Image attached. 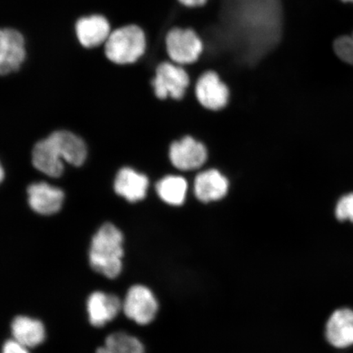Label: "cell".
Returning a JSON list of instances; mask_svg holds the SVG:
<instances>
[{
    "mask_svg": "<svg viewBox=\"0 0 353 353\" xmlns=\"http://www.w3.org/2000/svg\"><path fill=\"white\" fill-rule=\"evenodd\" d=\"M123 254L122 233L114 225L104 224L92 238L91 267L100 274L113 279L121 272Z\"/></svg>",
    "mask_w": 353,
    "mask_h": 353,
    "instance_id": "obj_1",
    "label": "cell"
},
{
    "mask_svg": "<svg viewBox=\"0 0 353 353\" xmlns=\"http://www.w3.org/2000/svg\"><path fill=\"white\" fill-rule=\"evenodd\" d=\"M145 48L144 30L138 25L130 24L112 30L105 43V54L114 64H132L144 55Z\"/></svg>",
    "mask_w": 353,
    "mask_h": 353,
    "instance_id": "obj_2",
    "label": "cell"
},
{
    "mask_svg": "<svg viewBox=\"0 0 353 353\" xmlns=\"http://www.w3.org/2000/svg\"><path fill=\"white\" fill-rule=\"evenodd\" d=\"M168 55L176 64L195 63L203 51V43L192 29L175 28L165 37Z\"/></svg>",
    "mask_w": 353,
    "mask_h": 353,
    "instance_id": "obj_3",
    "label": "cell"
},
{
    "mask_svg": "<svg viewBox=\"0 0 353 353\" xmlns=\"http://www.w3.org/2000/svg\"><path fill=\"white\" fill-rule=\"evenodd\" d=\"M189 85V77L179 65L170 63H162L157 66L156 77L152 85L158 99H181Z\"/></svg>",
    "mask_w": 353,
    "mask_h": 353,
    "instance_id": "obj_4",
    "label": "cell"
},
{
    "mask_svg": "<svg viewBox=\"0 0 353 353\" xmlns=\"http://www.w3.org/2000/svg\"><path fill=\"white\" fill-rule=\"evenodd\" d=\"M26 57V41L19 30L6 28L0 32V72L3 76L17 72Z\"/></svg>",
    "mask_w": 353,
    "mask_h": 353,
    "instance_id": "obj_5",
    "label": "cell"
},
{
    "mask_svg": "<svg viewBox=\"0 0 353 353\" xmlns=\"http://www.w3.org/2000/svg\"><path fill=\"white\" fill-rule=\"evenodd\" d=\"M123 308L130 319L140 325H147L156 316L158 304L147 287L134 285L128 291Z\"/></svg>",
    "mask_w": 353,
    "mask_h": 353,
    "instance_id": "obj_6",
    "label": "cell"
},
{
    "mask_svg": "<svg viewBox=\"0 0 353 353\" xmlns=\"http://www.w3.org/2000/svg\"><path fill=\"white\" fill-rule=\"evenodd\" d=\"M172 164L180 170L188 171L198 169L207 160V150L204 145L192 137L172 143L170 149Z\"/></svg>",
    "mask_w": 353,
    "mask_h": 353,
    "instance_id": "obj_7",
    "label": "cell"
},
{
    "mask_svg": "<svg viewBox=\"0 0 353 353\" xmlns=\"http://www.w3.org/2000/svg\"><path fill=\"white\" fill-rule=\"evenodd\" d=\"M74 32L83 47L94 48L107 42L112 28L107 17L92 14L79 17L74 24Z\"/></svg>",
    "mask_w": 353,
    "mask_h": 353,
    "instance_id": "obj_8",
    "label": "cell"
},
{
    "mask_svg": "<svg viewBox=\"0 0 353 353\" xmlns=\"http://www.w3.org/2000/svg\"><path fill=\"white\" fill-rule=\"evenodd\" d=\"M196 98L203 107L218 110L227 105L229 90L217 73L207 72L199 79L196 86Z\"/></svg>",
    "mask_w": 353,
    "mask_h": 353,
    "instance_id": "obj_9",
    "label": "cell"
},
{
    "mask_svg": "<svg viewBox=\"0 0 353 353\" xmlns=\"http://www.w3.org/2000/svg\"><path fill=\"white\" fill-rule=\"evenodd\" d=\"M30 208L38 214L51 215L57 213L63 205L64 193L61 189L46 183L30 185L28 189Z\"/></svg>",
    "mask_w": 353,
    "mask_h": 353,
    "instance_id": "obj_10",
    "label": "cell"
},
{
    "mask_svg": "<svg viewBox=\"0 0 353 353\" xmlns=\"http://www.w3.org/2000/svg\"><path fill=\"white\" fill-rule=\"evenodd\" d=\"M87 307L90 323L95 327H101L118 315L121 303L116 295L95 292L88 298Z\"/></svg>",
    "mask_w": 353,
    "mask_h": 353,
    "instance_id": "obj_11",
    "label": "cell"
},
{
    "mask_svg": "<svg viewBox=\"0 0 353 353\" xmlns=\"http://www.w3.org/2000/svg\"><path fill=\"white\" fill-rule=\"evenodd\" d=\"M326 338L334 347H346L353 344V311L343 308L335 311L326 325Z\"/></svg>",
    "mask_w": 353,
    "mask_h": 353,
    "instance_id": "obj_12",
    "label": "cell"
},
{
    "mask_svg": "<svg viewBox=\"0 0 353 353\" xmlns=\"http://www.w3.org/2000/svg\"><path fill=\"white\" fill-rule=\"evenodd\" d=\"M147 176L139 174L131 168H123L114 180V191L128 201L137 202L143 200L148 188Z\"/></svg>",
    "mask_w": 353,
    "mask_h": 353,
    "instance_id": "obj_13",
    "label": "cell"
},
{
    "mask_svg": "<svg viewBox=\"0 0 353 353\" xmlns=\"http://www.w3.org/2000/svg\"><path fill=\"white\" fill-rule=\"evenodd\" d=\"M63 159L50 138L34 145L32 152L33 165L43 174L59 178L63 173Z\"/></svg>",
    "mask_w": 353,
    "mask_h": 353,
    "instance_id": "obj_14",
    "label": "cell"
},
{
    "mask_svg": "<svg viewBox=\"0 0 353 353\" xmlns=\"http://www.w3.org/2000/svg\"><path fill=\"white\" fill-rule=\"evenodd\" d=\"M194 191L198 200L202 202L219 201L228 191V181L218 170H210L196 176Z\"/></svg>",
    "mask_w": 353,
    "mask_h": 353,
    "instance_id": "obj_15",
    "label": "cell"
},
{
    "mask_svg": "<svg viewBox=\"0 0 353 353\" xmlns=\"http://www.w3.org/2000/svg\"><path fill=\"white\" fill-rule=\"evenodd\" d=\"M61 154L63 161L74 166H81L87 157L83 141L69 131H57L48 137Z\"/></svg>",
    "mask_w": 353,
    "mask_h": 353,
    "instance_id": "obj_16",
    "label": "cell"
},
{
    "mask_svg": "<svg viewBox=\"0 0 353 353\" xmlns=\"http://www.w3.org/2000/svg\"><path fill=\"white\" fill-rule=\"evenodd\" d=\"M12 332L15 341L26 347H34L46 338V330L41 321L28 316H17L12 321Z\"/></svg>",
    "mask_w": 353,
    "mask_h": 353,
    "instance_id": "obj_17",
    "label": "cell"
},
{
    "mask_svg": "<svg viewBox=\"0 0 353 353\" xmlns=\"http://www.w3.org/2000/svg\"><path fill=\"white\" fill-rule=\"evenodd\" d=\"M159 196L167 204L181 205L186 198L188 183L182 176H167L157 183Z\"/></svg>",
    "mask_w": 353,
    "mask_h": 353,
    "instance_id": "obj_18",
    "label": "cell"
},
{
    "mask_svg": "<svg viewBox=\"0 0 353 353\" xmlns=\"http://www.w3.org/2000/svg\"><path fill=\"white\" fill-rule=\"evenodd\" d=\"M97 353H144V348L138 339L119 332L109 335Z\"/></svg>",
    "mask_w": 353,
    "mask_h": 353,
    "instance_id": "obj_19",
    "label": "cell"
},
{
    "mask_svg": "<svg viewBox=\"0 0 353 353\" xmlns=\"http://www.w3.org/2000/svg\"><path fill=\"white\" fill-rule=\"evenodd\" d=\"M334 50L339 59L353 64V34L337 39L334 43Z\"/></svg>",
    "mask_w": 353,
    "mask_h": 353,
    "instance_id": "obj_20",
    "label": "cell"
},
{
    "mask_svg": "<svg viewBox=\"0 0 353 353\" xmlns=\"http://www.w3.org/2000/svg\"><path fill=\"white\" fill-rule=\"evenodd\" d=\"M335 214L339 221L350 220L353 223V193L348 194L339 200Z\"/></svg>",
    "mask_w": 353,
    "mask_h": 353,
    "instance_id": "obj_21",
    "label": "cell"
},
{
    "mask_svg": "<svg viewBox=\"0 0 353 353\" xmlns=\"http://www.w3.org/2000/svg\"><path fill=\"white\" fill-rule=\"evenodd\" d=\"M3 353H30L28 347L13 339L7 341L3 347Z\"/></svg>",
    "mask_w": 353,
    "mask_h": 353,
    "instance_id": "obj_22",
    "label": "cell"
},
{
    "mask_svg": "<svg viewBox=\"0 0 353 353\" xmlns=\"http://www.w3.org/2000/svg\"><path fill=\"white\" fill-rule=\"evenodd\" d=\"M179 1L186 7H199L205 4L207 0H179Z\"/></svg>",
    "mask_w": 353,
    "mask_h": 353,
    "instance_id": "obj_23",
    "label": "cell"
},
{
    "mask_svg": "<svg viewBox=\"0 0 353 353\" xmlns=\"http://www.w3.org/2000/svg\"><path fill=\"white\" fill-rule=\"evenodd\" d=\"M0 172H1V175H0V176H1V181H3V179L4 178V173H3V168H1V170H0Z\"/></svg>",
    "mask_w": 353,
    "mask_h": 353,
    "instance_id": "obj_24",
    "label": "cell"
},
{
    "mask_svg": "<svg viewBox=\"0 0 353 353\" xmlns=\"http://www.w3.org/2000/svg\"><path fill=\"white\" fill-rule=\"evenodd\" d=\"M343 2H352L353 3V0H342Z\"/></svg>",
    "mask_w": 353,
    "mask_h": 353,
    "instance_id": "obj_25",
    "label": "cell"
}]
</instances>
